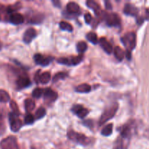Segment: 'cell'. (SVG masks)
I'll list each match as a JSON object with an SVG mask.
<instances>
[{"label":"cell","instance_id":"obj_32","mask_svg":"<svg viewBox=\"0 0 149 149\" xmlns=\"http://www.w3.org/2000/svg\"><path fill=\"white\" fill-rule=\"evenodd\" d=\"M44 93V90L40 88H36L34 90L32 93V95H33V97L35 98H39L42 95H43Z\"/></svg>","mask_w":149,"mask_h":149},{"label":"cell","instance_id":"obj_2","mask_svg":"<svg viewBox=\"0 0 149 149\" xmlns=\"http://www.w3.org/2000/svg\"><path fill=\"white\" fill-rule=\"evenodd\" d=\"M67 136L71 141L80 144L82 146H87L91 143V139L88 137L85 136L84 134L79 133L74 130H69L67 133Z\"/></svg>","mask_w":149,"mask_h":149},{"label":"cell","instance_id":"obj_26","mask_svg":"<svg viewBox=\"0 0 149 149\" xmlns=\"http://www.w3.org/2000/svg\"><path fill=\"white\" fill-rule=\"evenodd\" d=\"M87 49V45L85 42H79L77 45V49L79 53L82 54Z\"/></svg>","mask_w":149,"mask_h":149},{"label":"cell","instance_id":"obj_21","mask_svg":"<svg viewBox=\"0 0 149 149\" xmlns=\"http://www.w3.org/2000/svg\"><path fill=\"white\" fill-rule=\"evenodd\" d=\"M125 52H124L123 49L119 46H116L114 49V55L116 57V59L119 61H122L124 59V57H125Z\"/></svg>","mask_w":149,"mask_h":149},{"label":"cell","instance_id":"obj_29","mask_svg":"<svg viewBox=\"0 0 149 149\" xmlns=\"http://www.w3.org/2000/svg\"><path fill=\"white\" fill-rule=\"evenodd\" d=\"M83 60V55H79L78 56H76L73 58L72 59L69 60V64L70 65H78L80 62Z\"/></svg>","mask_w":149,"mask_h":149},{"label":"cell","instance_id":"obj_3","mask_svg":"<svg viewBox=\"0 0 149 149\" xmlns=\"http://www.w3.org/2000/svg\"><path fill=\"white\" fill-rule=\"evenodd\" d=\"M122 43L127 48V50L130 51L135 49L136 46V35L134 32L127 33L124 36L121 38Z\"/></svg>","mask_w":149,"mask_h":149},{"label":"cell","instance_id":"obj_8","mask_svg":"<svg viewBox=\"0 0 149 149\" xmlns=\"http://www.w3.org/2000/svg\"><path fill=\"white\" fill-rule=\"evenodd\" d=\"M71 111L81 119L84 118L89 113L88 110L83 107L81 105H74L71 109Z\"/></svg>","mask_w":149,"mask_h":149},{"label":"cell","instance_id":"obj_1","mask_svg":"<svg viewBox=\"0 0 149 149\" xmlns=\"http://www.w3.org/2000/svg\"><path fill=\"white\" fill-rule=\"evenodd\" d=\"M118 108H119V105H118V103H115L111 105L110 106H109L107 109H105L104 112L101 115V116H100V119L98 121L99 126H101V125H104L106 122H107L108 121L111 119L115 116L116 112H117Z\"/></svg>","mask_w":149,"mask_h":149},{"label":"cell","instance_id":"obj_33","mask_svg":"<svg viewBox=\"0 0 149 149\" xmlns=\"http://www.w3.org/2000/svg\"><path fill=\"white\" fill-rule=\"evenodd\" d=\"M25 123L26 125H31L34 122V117L31 113H28L26 116H25Z\"/></svg>","mask_w":149,"mask_h":149},{"label":"cell","instance_id":"obj_10","mask_svg":"<svg viewBox=\"0 0 149 149\" xmlns=\"http://www.w3.org/2000/svg\"><path fill=\"white\" fill-rule=\"evenodd\" d=\"M36 36V31L33 28L28 29L23 34V42L26 44H29Z\"/></svg>","mask_w":149,"mask_h":149},{"label":"cell","instance_id":"obj_25","mask_svg":"<svg viewBox=\"0 0 149 149\" xmlns=\"http://www.w3.org/2000/svg\"><path fill=\"white\" fill-rule=\"evenodd\" d=\"M60 28L63 31H67L71 32L73 31V26L70 23H67L65 21H61L59 24Z\"/></svg>","mask_w":149,"mask_h":149},{"label":"cell","instance_id":"obj_5","mask_svg":"<svg viewBox=\"0 0 149 149\" xmlns=\"http://www.w3.org/2000/svg\"><path fill=\"white\" fill-rule=\"evenodd\" d=\"M104 19L106 24L111 27H117L121 25L120 17L116 13H106L104 15Z\"/></svg>","mask_w":149,"mask_h":149},{"label":"cell","instance_id":"obj_35","mask_svg":"<svg viewBox=\"0 0 149 149\" xmlns=\"http://www.w3.org/2000/svg\"><path fill=\"white\" fill-rule=\"evenodd\" d=\"M84 20H85V22L87 24L90 23V22L92 21V15L90 13H87L84 15Z\"/></svg>","mask_w":149,"mask_h":149},{"label":"cell","instance_id":"obj_36","mask_svg":"<svg viewBox=\"0 0 149 149\" xmlns=\"http://www.w3.org/2000/svg\"><path fill=\"white\" fill-rule=\"evenodd\" d=\"M2 129H4V122L3 116L0 115V130H1Z\"/></svg>","mask_w":149,"mask_h":149},{"label":"cell","instance_id":"obj_11","mask_svg":"<svg viewBox=\"0 0 149 149\" xmlns=\"http://www.w3.org/2000/svg\"><path fill=\"white\" fill-rule=\"evenodd\" d=\"M16 85L18 89H23L31 85V81L26 76H19L16 80Z\"/></svg>","mask_w":149,"mask_h":149},{"label":"cell","instance_id":"obj_30","mask_svg":"<svg viewBox=\"0 0 149 149\" xmlns=\"http://www.w3.org/2000/svg\"><path fill=\"white\" fill-rule=\"evenodd\" d=\"M10 108H11V109L13 110V113H15V114L17 115L20 114V110H19L18 106H17V103H16L14 100H11V101H10Z\"/></svg>","mask_w":149,"mask_h":149},{"label":"cell","instance_id":"obj_38","mask_svg":"<svg viewBox=\"0 0 149 149\" xmlns=\"http://www.w3.org/2000/svg\"><path fill=\"white\" fill-rule=\"evenodd\" d=\"M126 57H127V59H128V60H130L131 59V57H132V55H131V52H130V51L127 50V52H126Z\"/></svg>","mask_w":149,"mask_h":149},{"label":"cell","instance_id":"obj_4","mask_svg":"<svg viewBox=\"0 0 149 149\" xmlns=\"http://www.w3.org/2000/svg\"><path fill=\"white\" fill-rule=\"evenodd\" d=\"M9 122H10V129L14 132H17V131L20 130L23 125L21 120L19 119L18 115L15 114L13 112L9 113Z\"/></svg>","mask_w":149,"mask_h":149},{"label":"cell","instance_id":"obj_6","mask_svg":"<svg viewBox=\"0 0 149 149\" xmlns=\"http://www.w3.org/2000/svg\"><path fill=\"white\" fill-rule=\"evenodd\" d=\"M1 147L2 149H19L16 138L13 136L5 138L1 143Z\"/></svg>","mask_w":149,"mask_h":149},{"label":"cell","instance_id":"obj_19","mask_svg":"<svg viewBox=\"0 0 149 149\" xmlns=\"http://www.w3.org/2000/svg\"><path fill=\"white\" fill-rule=\"evenodd\" d=\"M25 109L28 113H30L35 108V102L32 99H26L24 102Z\"/></svg>","mask_w":149,"mask_h":149},{"label":"cell","instance_id":"obj_14","mask_svg":"<svg viewBox=\"0 0 149 149\" xmlns=\"http://www.w3.org/2000/svg\"><path fill=\"white\" fill-rule=\"evenodd\" d=\"M99 44H100V47H102V49L105 51L107 54H111L112 51H113V47H112V45L108 42L107 39L106 38H100L99 39Z\"/></svg>","mask_w":149,"mask_h":149},{"label":"cell","instance_id":"obj_18","mask_svg":"<svg viewBox=\"0 0 149 149\" xmlns=\"http://www.w3.org/2000/svg\"><path fill=\"white\" fill-rule=\"evenodd\" d=\"M76 92L79 93H87L91 91V86L88 84H81L76 87Z\"/></svg>","mask_w":149,"mask_h":149},{"label":"cell","instance_id":"obj_27","mask_svg":"<svg viewBox=\"0 0 149 149\" xmlns=\"http://www.w3.org/2000/svg\"><path fill=\"white\" fill-rule=\"evenodd\" d=\"M67 77H68V74H67L66 73L59 72L54 76L53 79H52V81H53V82H56V81H59V80L61 79H64L66 78Z\"/></svg>","mask_w":149,"mask_h":149},{"label":"cell","instance_id":"obj_23","mask_svg":"<svg viewBox=\"0 0 149 149\" xmlns=\"http://www.w3.org/2000/svg\"><path fill=\"white\" fill-rule=\"evenodd\" d=\"M112 132H113V125L109 124L106 127H104V128L101 130V135L107 137L111 135Z\"/></svg>","mask_w":149,"mask_h":149},{"label":"cell","instance_id":"obj_12","mask_svg":"<svg viewBox=\"0 0 149 149\" xmlns=\"http://www.w3.org/2000/svg\"><path fill=\"white\" fill-rule=\"evenodd\" d=\"M124 13L127 15L137 16L138 14V9L133 4L128 3L125 4L124 7Z\"/></svg>","mask_w":149,"mask_h":149},{"label":"cell","instance_id":"obj_31","mask_svg":"<svg viewBox=\"0 0 149 149\" xmlns=\"http://www.w3.org/2000/svg\"><path fill=\"white\" fill-rule=\"evenodd\" d=\"M44 16L42 15L39 14L37 15H35L33 17H31V20H30L31 23H39L43 20Z\"/></svg>","mask_w":149,"mask_h":149},{"label":"cell","instance_id":"obj_17","mask_svg":"<svg viewBox=\"0 0 149 149\" xmlns=\"http://www.w3.org/2000/svg\"><path fill=\"white\" fill-rule=\"evenodd\" d=\"M66 9L68 13L73 15L79 14L80 11V7L79 6V4L77 3L74 2V1L68 3V4L66 6Z\"/></svg>","mask_w":149,"mask_h":149},{"label":"cell","instance_id":"obj_39","mask_svg":"<svg viewBox=\"0 0 149 149\" xmlns=\"http://www.w3.org/2000/svg\"><path fill=\"white\" fill-rule=\"evenodd\" d=\"M1 48H2V43H1V41H0V50L1 49Z\"/></svg>","mask_w":149,"mask_h":149},{"label":"cell","instance_id":"obj_13","mask_svg":"<svg viewBox=\"0 0 149 149\" xmlns=\"http://www.w3.org/2000/svg\"><path fill=\"white\" fill-rule=\"evenodd\" d=\"M9 21L14 25L21 24L24 21V17L18 13H14L10 15L9 17Z\"/></svg>","mask_w":149,"mask_h":149},{"label":"cell","instance_id":"obj_22","mask_svg":"<svg viewBox=\"0 0 149 149\" xmlns=\"http://www.w3.org/2000/svg\"><path fill=\"white\" fill-rule=\"evenodd\" d=\"M10 100V96L7 91L0 90V103H6Z\"/></svg>","mask_w":149,"mask_h":149},{"label":"cell","instance_id":"obj_15","mask_svg":"<svg viewBox=\"0 0 149 149\" xmlns=\"http://www.w3.org/2000/svg\"><path fill=\"white\" fill-rule=\"evenodd\" d=\"M43 95L45 99L46 100H49V101L52 102L55 101L57 98H58V94L55 93V91H53L52 90L49 88H47L45 90H44V93Z\"/></svg>","mask_w":149,"mask_h":149},{"label":"cell","instance_id":"obj_34","mask_svg":"<svg viewBox=\"0 0 149 149\" xmlns=\"http://www.w3.org/2000/svg\"><path fill=\"white\" fill-rule=\"evenodd\" d=\"M58 63L61 64H64V65H70L69 64V60L68 58H61L57 60Z\"/></svg>","mask_w":149,"mask_h":149},{"label":"cell","instance_id":"obj_16","mask_svg":"<svg viewBox=\"0 0 149 149\" xmlns=\"http://www.w3.org/2000/svg\"><path fill=\"white\" fill-rule=\"evenodd\" d=\"M86 4L88 6V7H90V9L93 10V11L95 12V14L96 15L99 16L101 15L102 10L98 3H97L95 1H93V0H89V1H87Z\"/></svg>","mask_w":149,"mask_h":149},{"label":"cell","instance_id":"obj_7","mask_svg":"<svg viewBox=\"0 0 149 149\" xmlns=\"http://www.w3.org/2000/svg\"><path fill=\"white\" fill-rule=\"evenodd\" d=\"M33 58H34V61L36 63L39 64V65H43V66L48 65L53 60V58H52V57L44 56L41 54H36L33 56Z\"/></svg>","mask_w":149,"mask_h":149},{"label":"cell","instance_id":"obj_9","mask_svg":"<svg viewBox=\"0 0 149 149\" xmlns=\"http://www.w3.org/2000/svg\"><path fill=\"white\" fill-rule=\"evenodd\" d=\"M129 142L130 139H127V138L119 136L116 141H115L113 149H127L128 148Z\"/></svg>","mask_w":149,"mask_h":149},{"label":"cell","instance_id":"obj_40","mask_svg":"<svg viewBox=\"0 0 149 149\" xmlns=\"http://www.w3.org/2000/svg\"><path fill=\"white\" fill-rule=\"evenodd\" d=\"M0 20H1V13H0Z\"/></svg>","mask_w":149,"mask_h":149},{"label":"cell","instance_id":"obj_37","mask_svg":"<svg viewBox=\"0 0 149 149\" xmlns=\"http://www.w3.org/2000/svg\"><path fill=\"white\" fill-rule=\"evenodd\" d=\"M105 5H106V8L107 9V10H111L112 9V6L110 1H105Z\"/></svg>","mask_w":149,"mask_h":149},{"label":"cell","instance_id":"obj_20","mask_svg":"<svg viewBox=\"0 0 149 149\" xmlns=\"http://www.w3.org/2000/svg\"><path fill=\"white\" fill-rule=\"evenodd\" d=\"M51 79V74L49 72H44L40 74L39 76V82L42 84H47Z\"/></svg>","mask_w":149,"mask_h":149},{"label":"cell","instance_id":"obj_24","mask_svg":"<svg viewBox=\"0 0 149 149\" xmlns=\"http://www.w3.org/2000/svg\"><path fill=\"white\" fill-rule=\"evenodd\" d=\"M86 38H87V39L89 42L94 44V45H96V44H97V42H99L98 39H97V35H96V33H94V32H90V33H87V34L86 35Z\"/></svg>","mask_w":149,"mask_h":149},{"label":"cell","instance_id":"obj_28","mask_svg":"<svg viewBox=\"0 0 149 149\" xmlns=\"http://www.w3.org/2000/svg\"><path fill=\"white\" fill-rule=\"evenodd\" d=\"M46 114V110H45V108L40 107L35 113V118L36 119H39L41 118H43L44 116Z\"/></svg>","mask_w":149,"mask_h":149}]
</instances>
